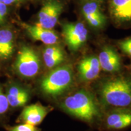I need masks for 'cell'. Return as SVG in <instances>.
I'll return each mask as SVG.
<instances>
[{
	"label": "cell",
	"instance_id": "7",
	"mask_svg": "<svg viewBox=\"0 0 131 131\" xmlns=\"http://www.w3.org/2000/svg\"><path fill=\"white\" fill-rule=\"evenodd\" d=\"M76 78L84 83H92L100 75L101 69L98 56L94 54L83 57L77 65Z\"/></svg>",
	"mask_w": 131,
	"mask_h": 131
},
{
	"label": "cell",
	"instance_id": "15",
	"mask_svg": "<svg viewBox=\"0 0 131 131\" xmlns=\"http://www.w3.org/2000/svg\"><path fill=\"white\" fill-rule=\"evenodd\" d=\"M9 106L18 108L25 106L31 99V92L28 88L18 84L12 85L6 93Z\"/></svg>",
	"mask_w": 131,
	"mask_h": 131
},
{
	"label": "cell",
	"instance_id": "12",
	"mask_svg": "<svg viewBox=\"0 0 131 131\" xmlns=\"http://www.w3.org/2000/svg\"><path fill=\"white\" fill-rule=\"evenodd\" d=\"M19 24L32 40L42 42L45 45L59 43L60 37L53 29H45L37 24L32 25L24 22H20Z\"/></svg>",
	"mask_w": 131,
	"mask_h": 131
},
{
	"label": "cell",
	"instance_id": "4",
	"mask_svg": "<svg viewBox=\"0 0 131 131\" xmlns=\"http://www.w3.org/2000/svg\"><path fill=\"white\" fill-rule=\"evenodd\" d=\"M42 66V58L35 49L27 45L20 47L14 63V69L19 77L29 80L37 77Z\"/></svg>",
	"mask_w": 131,
	"mask_h": 131
},
{
	"label": "cell",
	"instance_id": "17",
	"mask_svg": "<svg viewBox=\"0 0 131 131\" xmlns=\"http://www.w3.org/2000/svg\"><path fill=\"white\" fill-rule=\"evenodd\" d=\"M4 128L7 131H41V129L38 127L27 123H21L15 126H6Z\"/></svg>",
	"mask_w": 131,
	"mask_h": 131
},
{
	"label": "cell",
	"instance_id": "24",
	"mask_svg": "<svg viewBox=\"0 0 131 131\" xmlns=\"http://www.w3.org/2000/svg\"><path fill=\"white\" fill-rule=\"evenodd\" d=\"M86 131H102V130H95V129H88V130Z\"/></svg>",
	"mask_w": 131,
	"mask_h": 131
},
{
	"label": "cell",
	"instance_id": "10",
	"mask_svg": "<svg viewBox=\"0 0 131 131\" xmlns=\"http://www.w3.org/2000/svg\"><path fill=\"white\" fill-rule=\"evenodd\" d=\"M53 109L52 106H44L40 103L26 106L19 115L17 122L37 126Z\"/></svg>",
	"mask_w": 131,
	"mask_h": 131
},
{
	"label": "cell",
	"instance_id": "3",
	"mask_svg": "<svg viewBox=\"0 0 131 131\" xmlns=\"http://www.w3.org/2000/svg\"><path fill=\"white\" fill-rule=\"evenodd\" d=\"M73 66L66 63L49 71L38 83L42 95L49 99L58 100L75 87L76 81Z\"/></svg>",
	"mask_w": 131,
	"mask_h": 131
},
{
	"label": "cell",
	"instance_id": "18",
	"mask_svg": "<svg viewBox=\"0 0 131 131\" xmlns=\"http://www.w3.org/2000/svg\"><path fill=\"white\" fill-rule=\"evenodd\" d=\"M118 46L125 56L131 59V36L119 41Z\"/></svg>",
	"mask_w": 131,
	"mask_h": 131
},
{
	"label": "cell",
	"instance_id": "8",
	"mask_svg": "<svg viewBox=\"0 0 131 131\" xmlns=\"http://www.w3.org/2000/svg\"><path fill=\"white\" fill-rule=\"evenodd\" d=\"M63 10V4L60 1L47 0L38 14L37 24L45 29H53L57 25Z\"/></svg>",
	"mask_w": 131,
	"mask_h": 131
},
{
	"label": "cell",
	"instance_id": "19",
	"mask_svg": "<svg viewBox=\"0 0 131 131\" xmlns=\"http://www.w3.org/2000/svg\"><path fill=\"white\" fill-rule=\"evenodd\" d=\"M9 108L6 93L3 91V88L0 84V116L7 112Z\"/></svg>",
	"mask_w": 131,
	"mask_h": 131
},
{
	"label": "cell",
	"instance_id": "21",
	"mask_svg": "<svg viewBox=\"0 0 131 131\" xmlns=\"http://www.w3.org/2000/svg\"><path fill=\"white\" fill-rule=\"evenodd\" d=\"M24 1V0H0L1 3H4V4L7 5V6L19 4V3L23 2Z\"/></svg>",
	"mask_w": 131,
	"mask_h": 131
},
{
	"label": "cell",
	"instance_id": "13",
	"mask_svg": "<svg viewBox=\"0 0 131 131\" xmlns=\"http://www.w3.org/2000/svg\"><path fill=\"white\" fill-rule=\"evenodd\" d=\"M41 58L45 66L48 70L67 63V54L59 43L46 45L42 50Z\"/></svg>",
	"mask_w": 131,
	"mask_h": 131
},
{
	"label": "cell",
	"instance_id": "5",
	"mask_svg": "<svg viewBox=\"0 0 131 131\" xmlns=\"http://www.w3.org/2000/svg\"><path fill=\"white\" fill-rule=\"evenodd\" d=\"M131 127V107H115L104 111L98 130L123 131Z\"/></svg>",
	"mask_w": 131,
	"mask_h": 131
},
{
	"label": "cell",
	"instance_id": "2",
	"mask_svg": "<svg viewBox=\"0 0 131 131\" xmlns=\"http://www.w3.org/2000/svg\"><path fill=\"white\" fill-rule=\"evenodd\" d=\"M91 89L103 110L115 107H131V73L120 72L99 77Z\"/></svg>",
	"mask_w": 131,
	"mask_h": 131
},
{
	"label": "cell",
	"instance_id": "1",
	"mask_svg": "<svg viewBox=\"0 0 131 131\" xmlns=\"http://www.w3.org/2000/svg\"><path fill=\"white\" fill-rule=\"evenodd\" d=\"M58 107L69 116L98 130L104 111L91 88L75 87L57 101Z\"/></svg>",
	"mask_w": 131,
	"mask_h": 131
},
{
	"label": "cell",
	"instance_id": "11",
	"mask_svg": "<svg viewBox=\"0 0 131 131\" xmlns=\"http://www.w3.org/2000/svg\"><path fill=\"white\" fill-rule=\"evenodd\" d=\"M109 12L118 26H131V0H109Z\"/></svg>",
	"mask_w": 131,
	"mask_h": 131
},
{
	"label": "cell",
	"instance_id": "20",
	"mask_svg": "<svg viewBox=\"0 0 131 131\" xmlns=\"http://www.w3.org/2000/svg\"><path fill=\"white\" fill-rule=\"evenodd\" d=\"M9 9L7 5L0 1V26L4 24L7 21Z\"/></svg>",
	"mask_w": 131,
	"mask_h": 131
},
{
	"label": "cell",
	"instance_id": "22",
	"mask_svg": "<svg viewBox=\"0 0 131 131\" xmlns=\"http://www.w3.org/2000/svg\"><path fill=\"white\" fill-rule=\"evenodd\" d=\"M125 69L129 72H130L131 73V63L130 64H129L127 66H125Z\"/></svg>",
	"mask_w": 131,
	"mask_h": 131
},
{
	"label": "cell",
	"instance_id": "9",
	"mask_svg": "<svg viewBox=\"0 0 131 131\" xmlns=\"http://www.w3.org/2000/svg\"><path fill=\"white\" fill-rule=\"evenodd\" d=\"M101 70L108 73L120 72L125 69L122 57L110 46L103 47L98 55Z\"/></svg>",
	"mask_w": 131,
	"mask_h": 131
},
{
	"label": "cell",
	"instance_id": "16",
	"mask_svg": "<svg viewBox=\"0 0 131 131\" xmlns=\"http://www.w3.org/2000/svg\"><path fill=\"white\" fill-rule=\"evenodd\" d=\"M15 49V35L10 27L0 28V60L12 58Z\"/></svg>",
	"mask_w": 131,
	"mask_h": 131
},
{
	"label": "cell",
	"instance_id": "6",
	"mask_svg": "<svg viewBox=\"0 0 131 131\" xmlns=\"http://www.w3.org/2000/svg\"><path fill=\"white\" fill-rule=\"evenodd\" d=\"M62 35L68 49L76 52L87 42L88 30L83 23H66L62 24Z\"/></svg>",
	"mask_w": 131,
	"mask_h": 131
},
{
	"label": "cell",
	"instance_id": "14",
	"mask_svg": "<svg viewBox=\"0 0 131 131\" xmlns=\"http://www.w3.org/2000/svg\"><path fill=\"white\" fill-rule=\"evenodd\" d=\"M82 13L87 23L92 28L101 29L105 26L106 16L101 12L98 3L88 1L82 7Z\"/></svg>",
	"mask_w": 131,
	"mask_h": 131
},
{
	"label": "cell",
	"instance_id": "23",
	"mask_svg": "<svg viewBox=\"0 0 131 131\" xmlns=\"http://www.w3.org/2000/svg\"><path fill=\"white\" fill-rule=\"evenodd\" d=\"M86 1H95V2L100 3V2H101L103 0H86Z\"/></svg>",
	"mask_w": 131,
	"mask_h": 131
}]
</instances>
